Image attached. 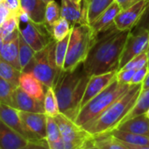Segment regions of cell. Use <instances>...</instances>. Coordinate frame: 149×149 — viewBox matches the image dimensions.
<instances>
[{
  "instance_id": "6da1fadb",
  "label": "cell",
  "mask_w": 149,
  "mask_h": 149,
  "mask_svg": "<svg viewBox=\"0 0 149 149\" xmlns=\"http://www.w3.org/2000/svg\"><path fill=\"white\" fill-rule=\"evenodd\" d=\"M130 31H119L115 26L98 36L83 63L89 77L118 71L121 54Z\"/></svg>"
},
{
  "instance_id": "7a4b0ae2",
  "label": "cell",
  "mask_w": 149,
  "mask_h": 149,
  "mask_svg": "<svg viewBox=\"0 0 149 149\" xmlns=\"http://www.w3.org/2000/svg\"><path fill=\"white\" fill-rule=\"evenodd\" d=\"M91 77L84 70L83 64L73 71L61 70L54 85L60 112L76 120Z\"/></svg>"
},
{
  "instance_id": "3957f363",
  "label": "cell",
  "mask_w": 149,
  "mask_h": 149,
  "mask_svg": "<svg viewBox=\"0 0 149 149\" xmlns=\"http://www.w3.org/2000/svg\"><path fill=\"white\" fill-rule=\"evenodd\" d=\"M142 84L131 85L129 90L111 104L98 118L83 126L92 136L106 134L123 121L135 105L141 92Z\"/></svg>"
},
{
  "instance_id": "277c9868",
  "label": "cell",
  "mask_w": 149,
  "mask_h": 149,
  "mask_svg": "<svg viewBox=\"0 0 149 149\" xmlns=\"http://www.w3.org/2000/svg\"><path fill=\"white\" fill-rule=\"evenodd\" d=\"M97 37L88 24L73 26L63 70L73 71L83 64Z\"/></svg>"
},
{
  "instance_id": "5b68a950",
  "label": "cell",
  "mask_w": 149,
  "mask_h": 149,
  "mask_svg": "<svg viewBox=\"0 0 149 149\" xmlns=\"http://www.w3.org/2000/svg\"><path fill=\"white\" fill-rule=\"evenodd\" d=\"M130 86L131 85L122 84L115 79L106 89L93 97L80 110L74 122L83 127L93 121L118 97L126 92Z\"/></svg>"
},
{
  "instance_id": "8992f818",
  "label": "cell",
  "mask_w": 149,
  "mask_h": 149,
  "mask_svg": "<svg viewBox=\"0 0 149 149\" xmlns=\"http://www.w3.org/2000/svg\"><path fill=\"white\" fill-rule=\"evenodd\" d=\"M55 46L56 40H54L42 50L36 52L26 71L32 72L47 89L54 87L61 71L55 61Z\"/></svg>"
},
{
  "instance_id": "52a82bcc",
  "label": "cell",
  "mask_w": 149,
  "mask_h": 149,
  "mask_svg": "<svg viewBox=\"0 0 149 149\" xmlns=\"http://www.w3.org/2000/svg\"><path fill=\"white\" fill-rule=\"evenodd\" d=\"M64 141L90 146L94 144V136L62 113L54 117Z\"/></svg>"
},
{
  "instance_id": "ba28073f",
  "label": "cell",
  "mask_w": 149,
  "mask_h": 149,
  "mask_svg": "<svg viewBox=\"0 0 149 149\" xmlns=\"http://www.w3.org/2000/svg\"><path fill=\"white\" fill-rule=\"evenodd\" d=\"M18 28L20 35L35 52L42 50L54 40L44 24H36L31 19L18 22Z\"/></svg>"
},
{
  "instance_id": "9c48e42d",
  "label": "cell",
  "mask_w": 149,
  "mask_h": 149,
  "mask_svg": "<svg viewBox=\"0 0 149 149\" xmlns=\"http://www.w3.org/2000/svg\"><path fill=\"white\" fill-rule=\"evenodd\" d=\"M148 37L149 31L146 29L133 28L130 31L121 54L119 69L125 67L132 59L146 51L148 48Z\"/></svg>"
},
{
  "instance_id": "30bf717a",
  "label": "cell",
  "mask_w": 149,
  "mask_h": 149,
  "mask_svg": "<svg viewBox=\"0 0 149 149\" xmlns=\"http://www.w3.org/2000/svg\"><path fill=\"white\" fill-rule=\"evenodd\" d=\"M148 3L149 0H140L132 6L121 10L115 18V27L119 31L132 30L140 19Z\"/></svg>"
},
{
  "instance_id": "8fae6325",
  "label": "cell",
  "mask_w": 149,
  "mask_h": 149,
  "mask_svg": "<svg viewBox=\"0 0 149 149\" xmlns=\"http://www.w3.org/2000/svg\"><path fill=\"white\" fill-rule=\"evenodd\" d=\"M0 119L29 141L43 140L40 139L26 127L19 116V111L10 105L0 103Z\"/></svg>"
},
{
  "instance_id": "7c38bea8",
  "label": "cell",
  "mask_w": 149,
  "mask_h": 149,
  "mask_svg": "<svg viewBox=\"0 0 149 149\" xmlns=\"http://www.w3.org/2000/svg\"><path fill=\"white\" fill-rule=\"evenodd\" d=\"M86 14L85 0H82L80 2L74 0H61V16L67 19L72 26L88 24Z\"/></svg>"
},
{
  "instance_id": "4fadbf2b",
  "label": "cell",
  "mask_w": 149,
  "mask_h": 149,
  "mask_svg": "<svg viewBox=\"0 0 149 149\" xmlns=\"http://www.w3.org/2000/svg\"><path fill=\"white\" fill-rule=\"evenodd\" d=\"M117 72L118 71H114L105 74H95V76L91 77L81 103V109L93 97L106 89L116 79Z\"/></svg>"
},
{
  "instance_id": "5bb4252c",
  "label": "cell",
  "mask_w": 149,
  "mask_h": 149,
  "mask_svg": "<svg viewBox=\"0 0 149 149\" xmlns=\"http://www.w3.org/2000/svg\"><path fill=\"white\" fill-rule=\"evenodd\" d=\"M19 116L26 127L31 132H33L40 139H46L47 116L45 113L19 111Z\"/></svg>"
},
{
  "instance_id": "9a60e30c",
  "label": "cell",
  "mask_w": 149,
  "mask_h": 149,
  "mask_svg": "<svg viewBox=\"0 0 149 149\" xmlns=\"http://www.w3.org/2000/svg\"><path fill=\"white\" fill-rule=\"evenodd\" d=\"M13 107L22 111L45 113L43 101L31 97L20 87L16 88L14 91Z\"/></svg>"
},
{
  "instance_id": "2e32d148",
  "label": "cell",
  "mask_w": 149,
  "mask_h": 149,
  "mask_svg": "<svg viewBox=\"0 0 149 149\" xmlns=\"http://www.w3.org/2000/svg\"><path fill=\"white\" fill-rule=\"evenodd\" d=\"M29 142L0 119V149H19Z\"/></svg>"
},
{
  "instance_id": "e0dca14e",
  "label": "cell",
  "mask_w": 149,
  "mask_h": 149,
  "mask_svg": "<svg viewBox=\"0 0 149 149\" xmlns=\"http://www.w3.org/2000/svg\"><path fill=\"white\" fill-rule=\"evenodd\" d=\"M19 87H20L31 97L41 101L44 100L47 88L38 78H36V77L32 72L21 73Z\"/></svg>"
},
{
  "instance_id": "ac0fdd59",
  "label": "cell",
  "mask_w": 149,
  "mask_h": 149,
  "mask_svg": "<svg viewBox=\"0 0 149 149\" xmlns=\"http://www.w3.org/2000/svg\"><path fill=\"white\" fill-rule=\"evenodd\" d=\"M121 10L122 9L119 5L115 1L92 24H91L90 26H91L95 35L98 36L100 33H103L112 27L114 26L115 18Z\"/></svg>"
},
{
  "instance_id": "d6986e66",
  "label": "cell",
  "mask_w": 149,
  "mask_h": 149,
  "mask_svg": "<svg viewBox=\"0 0 149 149\" xmlns=\"http://www.w3.org/2000/svg\"><path fill=\"white\" fill-rule=\"evenodd\" d=\"M21 9L36 24H44L47 4L43 0H20Z\"/></svg>"
},
{
  "instance_id": "ffe728a7",
  "label": "cell",
  "mask_w": 149,
  "mask_h": 149,
  "mask_svg": "<svg viewBox=\"0 0 149 149\" xmlns=\"http://www.w3.org/2000/svg\"><path fill=\"white\" fill-rule=\"evenodd\" d=\"M116 129L149 137V118L146 114L139 115L121 123Z\"/></svg>"
},
{
  "instance_id": "44dd1931",
  "label": "cell",
  "mask_w": 149,
  "mask_h": 149,
  "mask_svg": "<svg viewBox=\"0 0 149 149\" xmlns=\"http://www.w3.org/2000/svg\"><path fill=\"white\" fill-rule=\"evenodd\" d=\"M115 0H85L87 23L92 24Z\"/></svg>"
},
{
  "instance_id": "7402d4cb",
  "label": "cell",
  "mask_w": 149,
  "mask_h": 149,
  "mask_svg": "<svg viewBox=\"0 0 149 149\" xmlns=\"http://www.w3.org/2000/svg\"><path fill=\"white\" fill-rule=\"evenodd\" d=\"M109 133L111 134L119 141L125 143V144H130V145H134V146H149L148 136L132 133L130 132L120 131L118 129H114Z\"/></svg>"
},
{
  "instance_id": "603a6c76",
  "label": "cell",
  "mask_w": 149,
  "mask_h": 149,
  "mask_svg": "<svg viewBox=\"0 0 149 149\" xmlns=\"http://www.w3.org/2000/svg\"><path fill=\"white\" fill-rule=\"evenodd\" d=\"M19 38L11 42H7V43L4 42L3 48L1 52H0V57L6 61L12 64L17 69L20 70L19 58Z\"/></svg>"
},
{
  "instance_id": "cb8c5ba5",
  "label": "cell",
  "mask_w": 149,
  "mask_h": 149,
  "mask_svg": "<svg viewBox=\"0 0 149 149\" xmlns=\"http://www.w3.org/2000/svg\"><path fill=\"white\" fill-rule=\"evenodd\" d=\"M36 52L26 42L21 35H19V58L21 72H26L30 67Z\"/></svg>"
},
{
  "instance_id": "d4e9b609",
  "label": "cell",
  "mask_w": 149,
  "mask_h": 149,
  "mask_svg": "<svg viewBox=\"0 0 149 149\" xmlns=\"http://www.w3.org/2000/svg\"><path fill=\"white\" fill-rule=\"evenodd\" d=\"M21 71L0 57V77L6 80L15 87H19Z\"/></svg>"
},
{
  "instance_id": "484cf974",
  "label": "cell",
  "mask_w": 149,
  "mask_h": 149,
  "mask_svg": "<svg viewBox=\"0 0 149 149\" xmlns=\"http://www.w3.org/2000/svg\"><path fill=\"white\" fill-rule=\"evenodd\" d=\"M148 109H149V88L143 90V91L141 90V92L138 97V100H137L135 105L133 106V108L126 115V117L123 119V121L121 123H123L130 118H132L136 116L146 114V112L148 111Z\"/></svg>"
},
{
  "instance_id": "4316f807",
  "label": "cell",
  "mask_w": 149,
  "mask_h": 149,
  "mask_svg": "<svg viewBox=\"0 0 149 149\" xmlns=\"http://www.w3.org/2000/svg\"><path fill=\"white\" fill-rule=\"evenodd\" d=\"M94 144L101 149H129L110 133L95 136Z\"/></svg>"
},
{
  "instance_id": "83f0119b",
  "label": "cell",
  "mask_w": 149,
  "mask_h": 149,
  "mask_svg": "<svg viewBox=\"0 0 149 149\" xmlns=\"http://www.w3.org/2000/svg\"><path fill=\"white\" fill-rule=\"evenodd\" d=\"M44 112L47 116L55 117L60 112L59 104L54 88H47L44 97Z\"/></svg>"
},
{
  "instance_id": "f1b7e54d",
  "label": "cell",
  "mask_w": 149,
  "mask_h": 149,
  "mask_svg": "<svg viewBox=\"0 0 149 149\" xmlns=\"http://www.w3.org/2000/svg\"><path fill=\"white\" fill-rule=\"evenodd\" d=\"M61 6L53 0V1L47 4L46 12H45V21L44 25L51 33L54 25L61 18ZM52 34V33H51Z\"/></svg>"
},
{
  "instance_id": "f546056e",
  "label": "cell",
  "mask_w": 149,
  "mask_h": 149,
  "mask_svg": "<svg viewBox=\"0 0 149 149\" xmlns=\"http://www.w3.org/2000/svg\"><path fill=\"white\" fill-rule=\"evenodd\" d=\"M14 85L0 77V103L13 106V94L16 90Z\"/></svg>"
},
{
  "instance_id": "4dcf8cb0",
  "label": "cell",
  "mask_w": 149,
  "mask_h": 149,
  "mask_svg": "<svg viewBox=\"0 0 149 149\" xmlns=\"http://www.w3.org/2000/svg\"><path fill=\"white\" fill-rule=\"evenodd\" d=\"M72 30V26L70 23L65 19L64 18L61 17L60 19L54 25L52 28V36L56 41H60L63 40L66 36H68Z\"/></svg>"
},
{
  "instance_id": "1f68e13d",
  "label": "cell",
  "mask_w": 149,
  "mask_h": 149,
  "mask_svg": "<svg viewBox=\"0 0 149 149\" xmlns=\"http://www.w3.org/2000/svg\"><path fill=\"white\" fill-rule=\"evenodd\" d=\"M70 33L66 36L63 40L60 41H56L55 46V61L56 65L59 68V69L63 70V66L68 52V40H69Z\"/></svg>"
},
{
  "instance_id": "d6a6232c",
  "label": "cell",
  "mask_w": 149,
  "mask_h": 149,
  "mask_svg": "<svg viewBox=\"0 0 149 149\" xmlns=\"http://www.w3.org/2000/svg\"><path fill=\"white\" fill-rule=\"evenodd\" d=\"M61 138L60 127L54 117L47 116V141L54 142Z\"/></svg>"
},
{
  "instance_id": "836d02e7",
  "label": "cell",
  "mask_w": 149,
  "mask_h": 149,
  "mask_svg": "<svg viewBox=\"0 0 149 149\" xmlns=\"http://www.w3.org/2000/svg\"><path fill=\"white\" fill-rule=\"evenodd\" d=\"M147 65V56H146V51L137 55L133 59H132L127 64L123 67L122 68L124 69H134L137 70L144 66ZM121 69V68H120Z\"/></svg>"
},
{
  "instance_id": "e575fe53",
  "label": "cell",
  "mask_w": 149,
  "mask_h": 149,
  "mask_svg": "<svg viewBox=\"0 0 149 149\" xmlns=\"http://www.w3.org/2000/svg\"><path fill=\"white\" fill-rule=\"evenodd\" d=\"M18 28V20L16 14H12L8 19H6V21L1 26V34L3 38H5L6 35L13 32Z\"/></svg>"
},
{
  "instance_id": "d590c367",
  "label": "cell",
  "mask_w": 149,
  "mask_h": 149,
  "mask_svg": "<svg viewBox=\"0 0 149 149\" xmlns=\"http://www.w3.org/2000/svg\"><path fill=\"white\" fill-rule=\"evenodd\" d=\"M135 71L136 70H134V69L121 68L116 74V79L122 84L131 85V83H132V77H133V74H134Z\"/></svg>"
},
{
  "instance_id": "8d00e7d4",
  "label": "cell",
  "mask_w": 149,
  "mask_h": 149,
  "mask_svg": "<svg viewBox=\"0 0 149 149\" xmlns=\"http://www.w3.org/2000/svg\"><path fill=\"white\" fill-rule=\"evenodd\" d=\"M149 72L147 65L137 69L133 74V77L131 83V85H136V84H142L145 79L146 78V76Z\"/></svg>"
},
{
  "instance_id": "74e56055",
  "label": "cell",
  "mask_w": 149,
  "mask_h": 149,
  "mask_svg": "<svg viewBox=\"0 0 149 149\" xmlns=\"http://www.w3.org/2000/svg\"><path fill=\"white\" fill-rule=\"evenodd\" d=\"M19 149H50L48 143L46 139L37 140V141H29L26 146Z\"/></svg>"
},
{
  "instance_id": "f35d334b",
  "label": "cell",
  "mask_w": 149,
  "mask_h": 149,
  "mask_svg": "<svg viewBox=\"0 0 149 149\" xmlns=\"http://www.w3.org/2000/svg\"><path fill=\"white\" fill-rule=\"evenodd\" d=\"M134 28L135 29L143 28V29H146L149 31V3L145 10V12L143 13L140 19L139 20L138 24L136 25V26Z\"/></svg>"
},
{
  "instance_id": "ab89813d",
  "label": "cell",
  "mask_w": 149,
  "mask_h": 149,
  "mask_svg": "<svg viewBox=\"0 0 149 149\" xmlns=\"http://www.w3.org/2000/svg\"><path fill=\"white\" fill-rule=\"evenodd\" d=\"M4 3L10 10L12 14H17L21 10L20 0H4Z\"/></svg>"
},
{
  "instance_id": "60d3db41",
  "label": "cell",
  "mask_w": 149,
  "mask_h": 149,
  "mask_svg": "<svg viewBox=\"0 0 149 149\" xmlns=\"http://www.w3.org/2000/svg\"><path fill=\"white\" fill-rule=\"evenodd\" d=\"M12 15V13L10 12V10L7 8V6H6V4L3 2L2 4H0V19H8L10 16Z\"/></svg>"
},
{
  "instance_id": "b9f144b4",
  "label": "cell",
  "mask_w": 149,
  "mask_h": 149,
  "mask_svg": "<svg viewBox=\"0 0 149 149\" xmlns=\"http://www.w3.org/2000/svg\"><path fill=\"white\" fill-rule=\"evenodd\" d=\"M115 1L119 5V6L123 10V9H126V8L132 6V5L136 4L137 2L140 1V0H115Z\"/></svg>"
},
{
  "instance_id": "7bdbcfd3",
  "label": "cell",
  "mask_w": 149,
  "mask_h": 149,
  "mask_svg": "<svg viewBox=\"0 0 149 149\" xmlns=\"http://www.w3.org/2000/svg\"><path fill=\"white\" fill-rule=\"evenodd\" d=\"M19 35H20L19 30V28H17L16 30H14L13 32H12L11 33H9L8 35H6V36L4 38V42H5V43H7V42L13 41V40L19 39Z\"/></svg>"
},
{
  "instance_id": "ee69618b",
  "label": "cell",
  "mask_w": 149,
  "mask_h": 149,
  "mask_svg": "<svg viewBox=\"0 0 149 149\" xmlns=\"http://www.w3.org/2000/svg\"><path fill=\"white\" fill-rule=\"evenodd\" d=\"M123 144L125 146H127L129 149H149V146H134V145H130V144H125V143H123Z\"/></svg>"
},
{
  "instance_id": "f6af8a7d",
  "label": "cell",
  "mask_w": 149,
  "mask_h": 149,
  "mask_svg": "<svg viewBox=\"0 0 149 149\" xmlns=\"http://www.w3.org/2000/svg\"><path fill=\"white\" fill-rule=\"evenodd\" d=\"M149 88V72L147 74V76H146V78L145 79V81L143 82L142 84V88L141 90H146V89H148Z\"/></svg>"
},
{
  "instance_id": "bcb514c9",
  "label": "cell",
  "mask_w": 149,
  "mask_h": 149,
  "mask_svg": "<svg viewBox=\"0 0 149 149\" xmlns=\"http://www.w3.org/2000/svg\"><path fill=\"white\" fill-rule=\"evenodd\" d=\"M85 149H101V148H99L97 146H96L95 144H93V145H91V146H89V147H87Z\"/></svg>"
},
{
  "instance_id": "7dc6e473",
  "label": "cell",
  "mask_w": 149,
  "mask_h": 149,
  "mask_svg": "<svg viewBox=\"0 0 149 149\" xmlns=\"http://www.w3.org/2000/svg\"><path fill=\"white\" fill-rule=\"evenodd\" d=\"M146 56H147V67H148V69H149V47L146 49Z\"/></svg>"
},
{
  "instance_id": "c3c4849f",
  "label": "cell",
  "mask_w": 149,
  "mask_h": 149,
  "mask_svg": "<svg viewBox=\"0 0 149 149\" xmlns=\"http://www.w3.org/2000/svg\"><path fill=\"white\" fill-rule=\"evenodd\" d=\"M5 21H6L5 19H0V27H1V26L3 25V23H4Z\"/></svg>"
},
{
  "instance_id": "681fc988",
  "label": "cell",
  "mask_w": 149,
  "mask_h": 149,
  "mask_svg": "<svg viewBox=\"0 0 149 149\" xmlns=\"http://www.w3.org/2000/svg\"><path fill=\"white\" fill-rule=\"evenodd\" d=\"M43 1H44V3H45V4H48L49 2L53 1V0H43Z\"/></svg>"
},
{
  "instance_id": "f907efd6",
  "label": "cell",
  "mask_w": 149,
  "mask_h": 149,
  "mask_svg": "<svg viewBox=\"0 0 149 149\" xmlns=\"http://www.w3.org/2000/svg\"><path fill=\"white\" fill-rule=\"evenodd\" d=\"M146 116L148 117V118H149V109H148V111L146 112Z\"/></svg>"
},
{
  "instance_id": "816d5d0a",
  "label": "cell",
  "mask_w": 149,
  "mask_h": 149,
  "mask_svg": "<svg viewBox=\"0 0 149 149\" xmlns=\"http://www.w3.org/2000/svg\"><path fill=\"white\" fill-rule=\"evenodd\" d=\"M4 2V0H0V4H2Z\"/></svg>"
},
{
  "instance_id": "f5cc1de1",
  "label": "cell",
  "mask_w": 149,
  "mask_h": 149,
  "mask_svg": "<svg viewBox=\"0 0 149 149\" xmlns=\"http://www.w3.org/2000/svg\"><path fill=\"white\" fill-rule=\"evenodd\" d=\"M74 1H78V2H80V1H82V0H74Z\"/></svg>"
},
{
  "instance_id": "db71d44e",
  "label": "cell",
  "mask_w": 149,
  "mask_h": 149,
  "mask_svg": "<svg viewBox=\"0 0 149 149\" xmlns=\"http://www.w3.org/2000/svg\"><path fill=\"white\" fill-rule=\"evenodd\" d=\"M148 47H149V37H148Z\"/></svg>"
}]
</instances>
